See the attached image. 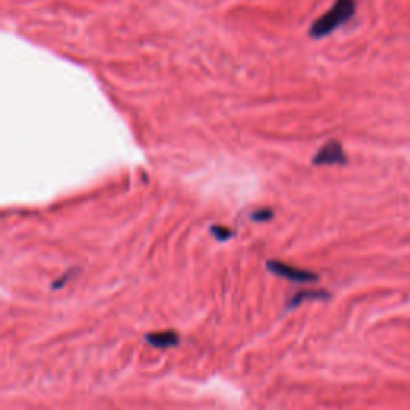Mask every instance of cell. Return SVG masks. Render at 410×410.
<instances>
[{"instance_id":"cell-1","label":"cell","mask_w":410,"mask_h":410,"mask_svg":"<svg viewBox=\"0 0 410 410\" xmlns=\"http://www.w3.org/2000/svg\"><path fill=\"white\" fill-rule=\"evenodd\" d=\"M356 11V0H337L329 11H325L321 18H317L309 28V36L312 39H322L329 36L342 24L349 21Z\"/></svg>"},{"instance_id":"cell-2","label":"cell","mask_w":410,"mask_h":410,"mask_svg":"<svg viewBox=\"0 0 410 410\" xmlns=\"http://www.w3.org/2000/svg\"><path fill=\"white\" fill-rule=\"evenodd\" d=\"M268 270L272 272V275L287 279V281H292V282H312L317 279L314 272L295 268V266L277 262V260H271V262H268Z\"/></svg>"},{"instance_id":"cell-3","label":"cell","mask_w":410,"mask_h":410,"mask_svg":"<svg viewBox=\"0 0 410 410\" xmlns=\"http://www.w3.org/2000/svg\"><path fill=\"white\" fill-rule=\"evenodd\" d=\"M347 162V155L342 145L338 141H329L319 149L314 158H312V164L314 165H338Z\"/></svg>"},{"instance_id":"cell-4","label":"cell","mask_w":410,"mask_h":410,"mask_svg":"<svg viewBox=\"0 0 410 410\" xmlns=\"http://www.w3.org/2000/svg\"><path fill=\"white\" fill-rule=\"evenodd\" d=\"M146 342L154 348H173L177 347L180 342V337L177 332L167 330V332H155V334H148Z\"/></svg>"},{"instance_id":"cell-5","label":"cell","mask_w":410,"mask_h":410,"mask_svg":"<svg viewBox=\"0 0 410 410\" xmlns=\"http://www.w3.org/2000/svg\"><path fill=\"white\" fill-rule=\"evenodd\" d=\"M325 297L324 292H319V290H309V292H300V294H297L290 298V302L287 303V308H295L304 300H311V298H322Z\"/></svg>"},{"instance_id":"cell-6","label":"cell","mask_w":410,"mask_h":410,"mask_svg":"<svg viewBox=\"0 0 410 410\" xmlns=\"http://www.w3.org/2000/svg\"><path fill=\"white\" fill-rule=\"evenodd\" d=\"M210 232L213 234L215 239L220 240V242H225V240L232 237V231L227 230V227H225V226H217V225H215V226L210 227Z\"/></svg>"},{"instance_id":"cell-7","label":"cell","mask_w":410,"mask_h":410,"mask_svg":"<svg viewBox=\"0 0 410 410\" xmlns=\"http://www.w3.org/2000/svg\"><path fill=\"white\" fill-rule=\"evenodd\" d=\"M253 221H268L272 218V210L270 208H263V210H257L255 213H252L250 217Z\"/></svg>"}]
</instances>
